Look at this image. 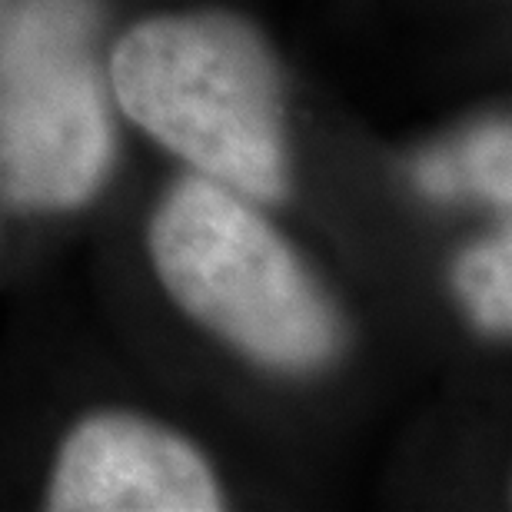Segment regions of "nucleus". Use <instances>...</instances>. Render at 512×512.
I'll return each instance as SVG.
<instances>
[{
    "instance_id": "3",
    "label": "nucleus",
    "mask_w": 512,
    "mask_h": 512,
    "mask_svg": "<svg viewBox=\"0 0 512 512\" xmlns=\"http://www.w3.org/2000/svg\"><path fill=\"white\" fill-rule=\"evenodd\" d=\"M90 17L87 0H34L0 44V163L10 197L30 207H74L107 163Z\"/></svg>"
},
{
    "instance_id": "4",
    "label": "nucleus",
    "mask_w": 512,
    "mask_h": 512,
    "mask_svg": "<svg viewBox=\"0 0 512 512\" xmlns=\"http://www.w3.org/2000/svg\"><path fill=\"white\" fill-rule=\"evenodd\" d=\"M57 512H213L220 493L197 449L133 416H94L60 453Z\"/></svg>"
},
{
    "instance_id": "5",
    "label": "nucleus",
    "mask_w": 512,
    "mask_h": 512,
    "mask_svg": "<svg viewBox=\"0 0 512 512\" xmlns=\"http://www.w3.org/2000/svg\"><path fill=\"white\" fill-rule=\"evenodd\" d=\"M459 290L469 310L489 330H509L512 323V250L509 237L489 240L463 256L459 263Z\"/></svg>"
},
{
    "instance_id": "7",
    "label": "nucleus",
    "mask_w": 512,
    "mask_h": 512,
    "mask_svg": "<svg viewBox=\"0 0 512 512\" xmlns=\"http://www.w3.org/2000/svg\"><path fill=\"white\" fill-rule=\"evenodd\" d=\"M419 180H423V187L433 190L436 197H446V193H456L463 177H459L453 157H429L423 167H419Z\"/></svg>"
},
{
    "instance_id": "1",
    "label": "nucleus",
    "mask_w": 512,
    "mask_h": 512,
    "mask_svg": "<svg viewBox=\"0 0 512 512\" xmlns=\"http://www.w3.org/2000/svg\"><path fill=\"white\" fill-rule=\"evenodd\" d=\"M127 114L173 153L250 197L286 187L276 67L250 27L230 17H157L114 54Z\"/></svg>"
},
{
    "instance_id": "6",
    "label": "nucleus",
    "mask_w": 512,
    "mask_h": 512,
    "mask_svg": "<svg viewBox=\"0 0 512 512\" xmlns=\"http://www.w3.org/2000/svg\"><path fill=\"white\" fill-rule=\"evenodd\" d=\"M509 153H512V147H509L506 124H493V127L479 130L463 153L466 180L476 183L489 200L503 203V207H509V193H512V183H509V160L512 157Z\"/></svg>"
},
{
    "instance_id": "2",
    "label": "nucleus",
    "mask_w": 512,
    "mask_h": 512,
    "mask_svg": "<svg viewBox=\"0 0 512 512\" xmlns=\"http://www.w3.org/2000/svg\"><path fill=\"white\" fill-rule=\"evenodd\" d=\"M150 247L173 300L256 360L306 370L336 350L330 303L286 243L217 183H180Z\"/></svg>"
}]
</instances>
